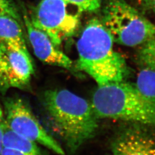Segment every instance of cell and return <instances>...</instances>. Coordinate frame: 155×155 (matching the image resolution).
I'll use <instances>...</instances> for the list:
<instances>
[{
	"instance_id": "9c48e42d",
	"label": "cell",
	"mask_w": 155,
	"mask_h": 155,
	"mask_svg": "<svg viewBox=\"0 0 155 155\" xmlns=\"http://www.w3.org/2000/svg\"><path fill=\"white\" fill-rule=\"evenodd\" d=\"M4 45L10 87L25 88L34 72L31 57L5 44Z\"/></svg>"
},
{
	"instance_id": "277c9868",
	"label": "cell",
	"mask_w": 155,
	"mask_h": 155,
	"mask_svg": "<svg viewBox=\"0 0 155 155\" xmlns=\"http://www.w3.org/2000/svg\"><path fill=\"white\" fill-rule=\"evenodd\" d=\"M114 43L136 47L155 39V24L125 0H109L102 19Z\"/></svg>"
},
{
	"instance_id": "30bf717a",
	"label": "cell",
	"mask_w": 155,
	"mask_h": 155,
	"mask_svg": "<svg viewBox=\"0 0 155 155\" xmlns=\"http://www.w3.org/2000/svg\"><path fill=\"white\" fill-rule=\"evenodd\" d=\"M0 127L2 133V144L5 148L16 150L28 155H51L39 144L15 132L6 121L0 106Z\"/></svg>"
},
{
	"instance_id": "8fae6325",
	"label": "cell",
	"mask_w": 155,
	"mask_h": 155,
	"mask_svg": "<svg viewBox=\"0 0 155 155\" xmlns=\"http://www.w3.org/2000/svg\"><path fill=\"white\" fill-rule=\"evenodd\" d=\"M0 42L30 55L20 22L8 15H0Z\"/></svg>"
},
{
	"instance_id": "ac0fdd59",
	"label": "cell",
	"mask_w": 155,
	"mask_h": 155,
	"mask_svg": "<svg viewBox=\"0 0 155 155\" xmlns=\"http://www.w3.org/2000/svg\"><path fill=\"white\" fill-rule=\"evenodd\" d=\"M1 155H28L16 150L4 148Z\"/></svg>"
},
{
	"instance_id": "2e32d148",
	"label": "cell",
	"mask_w": 155,
	"mask_h": 155,
	"mask_svg": "<svg viewBox=\"0 0 155 155\" xmlns=\"http://www.w3.org/2000/svg\"><path fill=\"white\" fill-rule=\"evenodd\" d=\"M0 15H8L21 22L18 9L12 0H0Z\"/></svg>"
},
{
	"instance_id": "7c38bea8",
	"label": "cell",
	"mask_w": 155,
	"mask_h": 155,
	"mask_svg": "<svg viewBox=\"0 0 155 155\" xmlns=\"http://www.w3.org/2000/svg\"><path fill=\"white\" fill-rule=\"evenodd\" d=\"M134 86L144 95L155 98V70L143 67Z\"/></svg>"
},
{
	"instance_id": "9a60e30c",
	"label": "cell",
	"mask_w": 155,
	"mask_h": 155,
	"mask_svg": "<svg viewBox=\"0 0 155 155\" xmlns=\"http://www.w3.org/2000/svg\"><path fill=\"white\" fill-rule=\"evenodd\" d=\"M67 3L75 7L77 11L81 12H95L99 10L102 0H64Z\"/></svg>"
},
{
	"instance_id": "ba28073f",
	"label": "cell",
	"mask_w": 155,
	"mask_h": 155,
	"mask_svg": "<svg viewBox=\"0 0 155 155\" xmlns=\"http://www.w3.org/2000/svg\"><path fill=\"white\" fill-rule=\"evenodd\" d=\"M22 19L34 54L39 60L50 65L71 70L73 67L72 61L53 43L46 33L33 26L24 8L22 9Z\"/></svg>"
},
{
	"instance_id": "5bb4252c",
	"label": "cell",
	"mask_w": 155,
	"mask_h": 155,
	"mask_svg": "<svg viewBox=\"0 0 155 155\" xmlns=\"http://www.w3.org/2000/svg\"><path fill=\"white\" fill-rule=\"evenodd\" d=\"M11 88L9 81L8 62L5 51V45L0 42V91L5 93Z\"/></svg>"
},
{
	"instance_id": "e0dca14e",
	"label": "cell",
	"mask_w": 155,
	"mask_h": 155,
	"mask_svg": "<svg viewBox=\"0 0 155 155\" xmlns=\"http://www.w3.org/2000/svg\"><path fill=\"white\" fill-rule=\"evenodd\" d=\"M139 4L146 9L155 13V0H136Z\"/></svg>"
},
{
	"instance_id": "d6986e66",
	"label": "cell",
	"mask_w": 155,
	"mask_h": 155,
	"mask_svg": "<svg viewBox=\"0 0 155 155\" xmlns=\"http://www.w3.org/2000/svg\"><path fill=\"white\" fill-rule=\"evenodd\" d=\"M4 148L3 144H2V130L0 127V155H1V152Z\"/></svg>"
},
{
	"instance_id": "7a4b0ae2",
	"label": "cell",
	"mask_w": 155,
	"mask_h": 155,
	"mask_svg": "<svg viewBox=\"0 0 155 155\" xmlns=\"http://www.w3.org/2000/svg\"><path fill=\"white\" fill-rule=\"evenodd\" d=\"M114 41L101 20L87 24L77 44V67L92 78L98 86L124 81L127 63L113 47Z\"/></svg>"
},
{
	"instance_id": "3957f363",
	"label": "cell",
	"mask_w": 155,
	"mask_h": 155,
	"mask_svg": "<svg viewBox=\"0 0 155 155\" xmlns=\"http://www.w3.org/2000/svg\"><path fill=\"white\" fill-rule=\"evenodd\" d=\"M91 105L98 118L155 127V98L124 81L98 86Z\"/></svg>"
},
{
	"instance_id": "8992f818",
	"label": "cell",
	"mask_w": 155,
	"mask_h": 155,
	"mask_svg": "<svg viewBox=\"0 0 155 155\" xmlns=\"http://www.w3.org/2000/svg\"><path fill=\"white\" fill-rule=\"evenodd\" d=\"M4 116L15 132L29 139L58 155H66L61 145L39 121L28 104L17 97L4 101Z\"/></svg>"
},
{
	"instance_id": "4fadbf2b",
	"label": "cell",
	"mask_w": 155,
	"mask_h": 155,
	"mask_svg": "<svg viewBox=\"0 0 155 155\" xmlns=\"http://www.w3.org/2000/svg\"><path fill=\"white\" fill-rule=\"evenodd\" d=\"M138 59L142 66L155 70V39H151L140 45Z\"/></svg>"
},
{
	"instance_id": "52a82bcc",
	"label": "cell",
	"mask_w": 155,
	"mask_h": 155,
	"mask_svg": "<svg viewBox=\"0 0 155 155\" xmlns=\"http://www.w3.org/2000/svg\"><path fill=\"white\" fill-rule=\"evenodd\" d=\"M110 146L113 155H155V135L145 126L130 123L117 132Z\"/></svg>"
},
{
	"instance_id": "5b68a950",
	"label": "cell",
	"mask_w": 155,
	"mask_h": 155,
	"mask_svg": "<svg viewBox=\"0 0 155 155\" xmlns=\"http://www.w3.org/2000/svg\"><path fill=\"white\" fill-rule=\"evenodd\" d=\"M64 0H41L33 9L29 17L34 27L46 33L56 46L72 36L79 24V12L69 11Z\"/></svg>"
},
{
	"instance_id": "6da1fadb",
	"label": "cell",
	"mask_w": 155,
	"mask_h": 155,
	"mask_svg": "<svg viewBox=\"0 0 155 155\" xmlns=\"http://www.w3.org/2000/svg\"><path fill=\"white\" fill-rule=\"evenodd\" d=\"M42 104L46 130L66 155H75L94 137L99 118L87 100L65 89L49 90L43 94Z\"/></svg>"
}]
</instances>
